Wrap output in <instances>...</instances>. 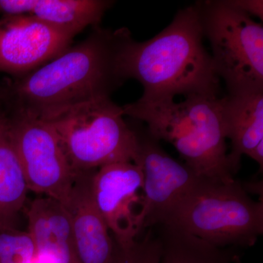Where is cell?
<instances>
[{"mask_svg": "<svg viewBox=\"0 0 263 263\" xmlns=\"http://www.w3.org/2000/svg\"><path fill=\"white\" fill-rule=\"evenodd\" d=\"M131 38L125 27H93L84 41L3 91L7 110L46 119L76 105L110 98L126 81L122 54Z\"/></svg>", "mask_w": 263, "mask_h": 263, "instance_id": "1", "label": "cell"}, {"mask_svg": "<svg viewBox=\"0 0 263 263\" xmlns=\"http://www.w3.org/2000/svg\"><path fill=\"white\" fill-rule=\"evenodd\" d=\"M196 3L179 10L171 23L145 41L129 40L122 54L123 75L143 88V100L174 98L178 95L219 96V79L203 45Z\"/></svg>", "mask_w": 263, "mask_h": 263, "instance_id": "2", "label": "cell"}, {"mask_svg": "<svg viewBox=\"0 0 263 263\" xmlns=\"http://www.w3.org/2000/svg\"><path fill=\"white\" fill-rule=\"evenodd\" d=\"M122 109L124 116L146 124L156 140L174 146L197 176L221 181L235 179L219 96L190 95L180 103L174 98L139 99Z\"/></svg>", "mask_w": 263, "mask_h": 263, "instance_id": "3", "label": "cell"}, {"mask_svg": "<svg viewBox=\"0 0 263 263\" xmlns=\"http://www.w3.org/2000/svg\"><path fill=\"white\" fill-rule=\"evenodd\" d=\"M161 224L220 248H248L263 233V202L254 200L237 180L201 177L171 208Z\"/></svg>", "mask_w": 263, "mask_h": 263, "instance_id": "4", "label": "cell"}, {"mask_svg": "<svg viewBox=\"0 0 263 263\" xmlns=\"http://www.w3.org/2000/svg\"><path fill=\"white\" fill-rule=\"evenodd\" d=\"M124 117L122 107L103 98L42 120L55 129L71 167L79 173L117 162L136 163L139 140Z\"/></svg>", "mask_w": 263, "mask_h": 263, "instance_id": "5", "label": "cell"}, {"mask_svg": "<svg viewBox=\"0 0 263 263\" xmlns=\"http://www.w3.org/2000/svg\"><path fill=\"white\" fill-rule=\"evenodd\" d=\"M216 75L228 95L263 91V27L229 0L196 3Z\"/></svg>", "mask_w": 263, "mask_h": 263, "instance_id": "6", "label": "cell"}, {"mask_svg": "<svg viewBox=\"0 0 263 263\" xmlns=\"http://www.w3.org/2000/svg\"><path fill=\"white\" fill-rule=\"evenodd\" d=\"M5 110L10 139L23 167L29 191L65 204L76 173L56 131L46 121Z\"/></svg>", "mask_w": 263, "mask_h": 263, "instance_id": "7", "label": "cell"}, {"mask_svg": "<svg viewBox=\"0 0 263 263\" xmlns=\"http://www.w3.org/2000/svg\"><path fill=\"white\" fill-rule=\"evenodd\" d=\"M143 186L141 166L135 162L108 164L93 175L95 204L121 249L129 248L143 232Z\"/></svg>", "mask_w": 263, "mask_h": 263, "instance_id": "8", "label": "cell"}, {"mask_svg": "<svg viewBox=\"0 0 263 263\" xmlns=\"http://www.w3.org/2000/svg\"><path fill=\"white\" fill-rule=\"evenodd\" d=\"M75 36L32 15L0 19V72L23 77L70 47Z\"/></svg>", "mask_w": 263, "mask_h": 263, "instance_id": "9", "label": "cell"}, {"mask_svg": "<svg viewBox=\"0 0 263 263\" xmlns=\"http://www.w3.org/2000/svg\"><path fill=\"white\" fill-rule=\"evenodd\" d=\"M138 136L139 153L136 164L141 166L143 175L141 214L143 231L162 224L171 208L201 177L166 153L160 141L149 133Z\"/></svg>", "mask_w": 263, "mask_h": 263, "instance_id": "10", "label": "cell"}, {"mask_svg": "<svg viewBox=\"0 0 263 263\" xmlns=\"http://www.w3.org/2000/svg\"><path fill=\"white\" fill-rule=\"evenodd\" d=\"M97 171V170H96ZM76 173L68 200L77 263H119L123 250L99 212L92 194L95 171Z\"/></svg>", "mask_w": 263, "mask_h": 263, "instance_id": "11", "label": "cell"}, {"mask_svg": "<svg viewBox=\"0 0 263 263\" xmlns=\"http://www.w3.org/2000/svg\"><path fill=\"white\" fill-rule=\"evenodd\" d=\"M27 217L37 259L48 263H77L72 221L63 202L47 196L34 199Z\"/></svg>", "mask_w": 263, "mask_h": 263, "instance_id": "12", "label": "cell"}, {"mask_svg": "<svg viewBox=\"0 0 263 263\" xmlns=\"http://www.w3.org/2000/svg\"><path fill=\"white\" fill-rule=\"evenodd\" d=\"M114 2L107 0H0L5 15H29L76 36L99 26Z\"/></svg>", "mask_w": 263, "mask_h": 263, "instance_id": "13", "label": "cell"}, {"mask_svg": "<svg viewBox=\"0 0 263 263\" xmlns=\"http://www.w3.org/2000/svg\"><path fill=\"white\" fill-rule=\"evenodd\" d=\"M221 103L224 133L231 143L228 160L235 175L242 156L250 157L263 141V91L228 95Z\"/></svg>", "mask_w": 263, "mask_h": 263, "instance_id": "14", "label": "cell"}, {"mask_svg": "<svg viewBox=\"0 0 263 263\" xmlns=\"http://www.w3.org/2000/svg\"><path fill=\"white\" fill-rule=\"evenodd\" d=\"M29 191L23 167L10 139L8 114L0 109V224L13 226Z\"/></svg>", "mask_w": 263, "mask_h": 263, "instance_id": "15", "label": "cell"}, {"mask_svg": "<svg viewBox=\"0 0 263 263\" xmlns=\"http://www.w3.org/2000/svg\"><path fill=\"white\" fill-rule=\"evenodd\" d=\"M160 243V263H234L233 248H220L165 224L155 227Z\"/></svg>", "mask_w": 263, "mask_h": 263, "instance_id": "16", "label": "cell"}, {"mask_svg": "<svg viewBox=\"0 0 263 263\" xmlns=\"http://www.w3.org/2000/svg\"><path fill=\"white\" fill-rule=\"evenodd\" d=\"M37 249L29 232L0 224V263H34Z\"/></svg>", "mask_w": 263, "mask_h": 263, "instance_id": "17", "label": "cell"}, {"mask_svg": "<svg viewBox=\"0 0 263 263\" xmlns=\"http://www.w3.org/2000/svg\"><path fill=\"white\" fill-rule=\"evenodd\" d=\"M119 263H160L161 249L158 236L148 230L143 239H138L132 247L123 250Z\"/></svg>", "mask_w": 263, "mask_h": 263, "instance_id": "18", "label": "cell"}, {"mask_svg": "<svg viewBox=\"0 0 263 263\" xmlns=\"http://www.w3.org/2000/svg\"><path fill=\"white\" fill-rule=\"evenodd\" d=\"M230 4L242 10L246 14L253 15L263 19V1L262 0H229Z\"/></svg>", "mask_w": 263, "mask_h": 263, "instance_id": "19", "label": "cell"}, {"mask_svg": "<svg viewBox=\"0 0 263 263\" xmlns=\"http://www.w3.org/2000/svg\"><path fill=\"white\" fill-rule=\"evenodd\" d=\"M252 160L256 161L259 164V170L262 171L263 168V141L259 143L255 147L250 157Z\"/></svg>", "mask_w": 263, "mask_h": 263, "instance_id": "20", "label": "cell"}, {"mask_svg": "<svg viewBox=\"0 0 263 263\" xmlns=\"http://www.w3.org/2000/svg\"><path fill=\"white\" fill-rule=\"evenodd\" d=\"M234 263H242L241 260H240L239 255H238V254L235 255V257H234Z\"/></svg>", "mask_w": 263, "mask_h": 263, "instance_id": "21", "label": "cell"}, {"mask_svg": "<svg viewBox=\"0 0 263 263\" xmlns=\"http://www.w3.org/2000/svg\"><path fill=\"white\" fill-rule=\"evenodd\" d=\"M0 100H2V94H1V91H0Z\"/></svg>", "mask_w": 263, "mask_h": 263, "instance_id": "22", "label": "cell"}]
</instances>
